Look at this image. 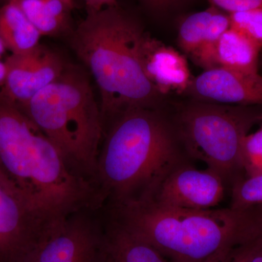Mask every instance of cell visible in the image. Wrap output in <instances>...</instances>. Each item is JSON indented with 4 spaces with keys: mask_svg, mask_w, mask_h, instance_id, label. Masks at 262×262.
<instances>
[{
    "mask_svg": "<svg viewBox=\"0 0 262 262\" xmlns=\"http://www.w3.org/2000/svg\"><path fill=\"white\" fill-rule=\"evenodd\" d=\"M0 177L31 209L53 223L103 204L94 183L70 166L17 105L1 97Z\"/></svg>",
    "mask_w": 262,
    "mask_h": 262,
    "instance_id": "obj_1",
    "label": "cell"
},
{
    "mask_svg": "<svg viewBox=\"0 0 262 262\" xmlns=\"http://www.w3.org/2000/svg\"><path fill=\"white\" fill-rule=\"evenodd\" d=\"M110 210L112 222L169 262H213L262 235V208L187 209L146 198Z\"/></svg>",
    "mask_w": 262,
    "mask_h": 262,
    "instance_id": "obj_2",
    "label": "cell"
},
{
    "mask_svg": "<svg viewBox=\"0 0 262 262\" xmlns=\"http://www.w3.org/2000/svg\"><path fill=\"white\" fill-rule=\"evenodd\" d=\"M108 120L96 184L110 208L152 195L173 170L192 163L172 122L157 108H131Z\"/></svg>",
    "mask_w": 262,
    "mask_h": 262,
    "instance_id": "obj_3",
    "label": "cell"
},
{
    "mask_svg": "<svg viewBox=\"0 0 262 262\" xmlns=\"http://www.w3.org/2000/svg\"><path fill=\"white\" fill-rule=\"evenodd\" d=\"M147 34L118 5L88 13L72 32V48L99 90L103 121L131 108H156L162 96L143 67Z\"/></svg>",
    "mask_w": 262,
    "mask_h": 262,
    "instance_id": "obj_4",
    "label": "cell"
},
{
    "mask_svg": "<svg viewBox=\"0 0 262 262\" xmlns=\"http://www.w3.org/2000/svg\"><path fill=\"white\" fill-rule=\"evenodd\" d=\"M19 108L58 146L70 166L96 186L104 121L87 75L67 65L56 81Z\"/></svg>",
    "mask_w": 262,
    "mask_h": 262,
    "instance_id": "obj_5",
    "label": "cell"
},
{
    "mask_svg": "<svg viewBox=\"0 0 262 262\" xmlns=\"http://www.w3.org/2000/svg\"><path fill=\"white\" fill-rule=\"evenodd\" d=\"M261 113L253 106L198 101L181 108L172 124L189 158L206 163L230 189L245 177L244 139Z\"/></svg>",
    "mask_w": 262,
    "mask_h": 262,
    "instance_id": "obj_6",
    "label": "cell"
},
{
    "mask_svg": "<svg viewBox=\"0 0 262 262\" xmlns=\"http://www.w3.org/2000/svg\"><path fill=\"white\" fill-rule=\"evenodd\" d=\"M90 212L74 213L56 224L25 262H110L105 229Z\"/></svg>",
    "mask_w": 262,
    "mask_h": 262,
    "instance_id": "obj_7",
    "label": "cell"
},
{
    "mask_svg": "<svg viewBox=\"0 0 262 262\" xmlns=\"http://www.w3.org/2000/svg\"><path fill=\"white\" fill-rule=\"evenodd\" d=\"M57 223L30 208L0 177V262H25Z\"/></svg>",
    "mask_w": 262,
    "mask_h": 262,
    "instance_id": "obj_8",
    "label": "cell"
},
{
    "mask_svg": "<svg viewBox=\"0 0 262 262\" xmlns=\"http://www.w3.org/2000/svg\"><path fill=\"white\" fill-rule=\"evenodd\" d=\"M5 63L6 80L0 97L19 107L56 81L67 67L59 54L41 45L29 53L10 55Z\"/></svg>",
    "mask_w": 262,
    "mask_h": 262,
    "instance_id": "obj_9",
    "label": "cell"
},
{
    "mask_svg": "<svg viewBox=\"0 0 262 262\" xmlns=\"http://www.w3.org/2000/svg\"><path fill=\"white\" fill-rule=\"evenodd\" d=\"M227 188L223 179L211 169L199 170L189 163L173 170L148 198L165 206L211 209L223 201Z\"/></svg>",
    "mask_w": 262,
    "mask_h": 262,
    "instance_id": "obj_10",
    "label": "cell"
},
{
    "mask_svg": "<svg viewBox=\"0 0 262 262\" xmlns=\"http://www.w3.org/2000/svg\"><path fill=\"white\" fill-rule=\"evenodd\" d=\"M186 93L203 102L229 106L262 105V77L213 67L192 78Z\"/></svg>",
    "mask_w": 262,
    "mask_h": 262,
    "instance_id": "obj_11",
    "label": "cell"
},
{
    "mask_svg": "<svg viewBox=\"0 0 262 262\" xmlns=\"http://www.w3.org/2000/svg\"><path fill=\"white\" fill-rule=\"evenodd\" d=\"M229 28V13L211 5L182 20L179 27V46L204 70L213 68L215 46Z\"/></svg>",
    "mask_w": 262,
    "mask_h": 262,
    "instance_id": "obj_12",
    "label": "cell"
},
{
    "mask_svg": "<svg viewBox=\"0 0 262 262\" xmlns=\"http://www.w3.org/2000/svg\"><path fill=\"white\" fill-rule=\"evenodd\" d=\"M146 77L162 96L186 92L192 78L185 57L147 34L143 46Z\"/></svg>",
    "mask_w": 262,
    "mask_h": 262,
    "instance_id": "obj_13",
    "label": "cell"
},
{
    "mask_svg": "<svg viewBox=\"0 0 262 262\" xmlns=\"http://www.w3.org/2000/svg\"><path fill=\"white\" fill-rule=\"evenodd\" d=\"M41 36L60 37L72 34V8L64 0H13Z\"/></svg>",
    "mask_w": 262,
    "mask_h": 262,
    "instance_id": "obj_14",
    "label": "cell"
},
{
    "mask_svg": "<svg viewBox=\"0 0 262 262\" xmlns=\"http://www.w3.org/2000/svg\"><path fill=\"white\" fill-rule=\"evenodd\" d=\"M261 48L235 29L226 31L215 46V67H224L244 73L258 74Z\"/></svg>",
    "mask_w": 262,
    "mask_h": 262,
    "instance_id": "obj_15",
    "label": "cell"
},
{
    "mask_svg": "<svg viewBox=\"0 0 262 262\" xmlns=\"http://www.w3.org/2000/svg\"><path fill=\"white\" fill-rule=\"evenodd\" d=\"M0 37L12 54H21L39 47L42 36L16 2L8 0L0 7Z\"/></svg>",
    "mask_w": 262,
    "mask_h": 262,
    "instance_id": "obj_16",
    "label": "cell"
},
{
    "mask_svg": "<svg viewBox=\"0 0 262 262\" xmlns=\"http://www.w3.org/2000/svg\"><path fill=\"white\" fill-rule=\"evenodd\" d=\"M105 232L110 262H169L156 248L112 221Z\"/></svg>",
    "mask_w": 262,
    "mask_h": 262,
    "instance_id": "obj_17",
    "label": "cell"
},
{
    "mask_svg": "<svg viewBox=\"0 0 262 262\" xmlns=\"http://www.w3.org/2000/svg\"><path fill=\"white\" fill-rule=\"evenodd\" d=\"M230 208L247 210L262 208V174L244 177L230 188Z\"/></svg>",
    "mask_w": 262,
    "mask_h": 262,
    "instance_id": "obj_18",
    "label": "cell"
},
{
    "mask_svg": "<svg viewBox=\"0 0 262 262\" xmlns=\"http://www.w3.org/2000/svg\"><path fill=\"white\" fill-rule=\"evenodd\" d=\"M230 28L249 38L262 49V9L229 13Z\"/></svg>",
    "mask_w": 262,
    "mask_h": 262,
    "instance_id": "obj_19",
    "label": "cell"
},
{
    "mask_svg": "<svg viewBox=\"0 0 262 262\" xmlns=\"http://www.w3.org/2000/svg\"><path fill=\"white\" fill-rule=\"evenodd\" d=\"M242 160L245 177L262 174V127L245 138Z\"/></svg>",
    "mask_w": 262,
    "mask_h": 262,
    "instance_id": "obj_20",
    "label": "cell"
},
{
    "mask_svg": "<svg viewBox=\"0 0 262 262\" xmlns=\"http://www.w3.org/2000/svg\"><path fill=\"white\" fill-rule=\"evenodd\" d=\"M212 6L227 13L262 9V0H206Z\"/></svg>",
    "mask_w": 262,
    "mask_h": 262,
    "instance_id": "obj_21",
    "label": "cell"
},
{
    "mask_svg": "<svg viewBox=\"0 0 262 262\" xmlns=\"http://www.w3.org/2000/svg\"><path fill=\"white\" fill-rule=\"evenodd\" d=\"M261 237L236 248L227 257L213 262H249Z\"/></svg>",
    "mask_w": 262,
    "mask_h": 262,
    "instance_id": "obj_22",
    "label": "cell"
},
{
    "mask_svg": "<svg viewBox=\"0 0 262 262\" xmlns=\"http://www.w3.org/2000/svg\"><path fill=\"white\" fill-rule=\"evenodd\" d=\"M83 2L87 8L88 13L117 6V0H83Z\"/></svg>",
    "mask_w": 262,
    "mask_h": 262,
    "instance_id": "obj_23",
    "label": "cell"
},
{
    "mask_svg": "<svg viewBox=\"0 0 262 262\" xmlns=\"http://www.w3.org/2000/svg\"><path fill=\"white\" fill-rule=\"evenodd\" d=\"M140 1L151 10L163 11L179 4L182 0H140Z\"/></svg>",
    "mask_w": 262,
    "mask_h": 262,
    "instance_id": "obj_24",
    "label": "cell"
},
{
    "mask_svg": "<svg viewBox=\"0 0 262 262\" xmlns=\"http://www.w3.org/2000/svg\"><path fill=\"white\" fill-rule=\"evenodd\" d=\"M249 262H262V236Z\"/></svg>",
    "mask_w": 262,
    "mask_h": 262,
    "instance_id": "obj_25",
    "label": "cell"
},
{
    "mask_svg": "<svg viewBox=\"0 0 262 262\" xmlns=\"http://www.w3.org/2000/svg\"><path fill=\"white\" fill-rule=\"evenodd\" d=\"M6 66H5V61H2L0 59V95L4 88L5 80H6Z\"/></svg>",
    "mask_w": 262,
    "mask_h": 262,
    "instance_id": "obj_26",
    "label": "cell"
},
{
    "mask_svg": "<svg viewBox=\"0 0 262 262\" xmlns=\"http://www.w3.org/2000/svg\"><path fill=\"white\" fill-rule=\"evenodd\" d=\"M5 51H6V47H5L3 39L0 37V59H1L3 55L4 54Z\"/></svg>",
    "mask_w": 262,
    "mask_h": 262,
    "instance_id": "obj_27",
    "label": "cell"
},
{
    "mask_svg": "<svg viewBox=\"0 0 262 262\" xmlns=\"http://www.w3.org/2000/svg\"><path fill=\"white\" fill-rule=\"evenodd\" d=\"M66 3H68L69 5H71L72 8L75 7V3H74V0H64Z\"/></svg>",
    "mask_w": 262,
    "mask_h": 262,
    "instance_id": "obj_28",
    "label": "cell"
},
{
    "mask_svg": "<svg viewBox=\"0 0 262 262\" xmlns=\"http://www.w3.org/2000/svg\"><path fill=\"white\" fill-rule=\"evenodd\" d=\"M259 122H261V127H262V113H261V117H260V121H259Z\"/></svg>",
    "mask_w": 262,
    "mask_h": 262,
    "instance_id": "obj_29",
    "label": "cell"
}]
</instances>
